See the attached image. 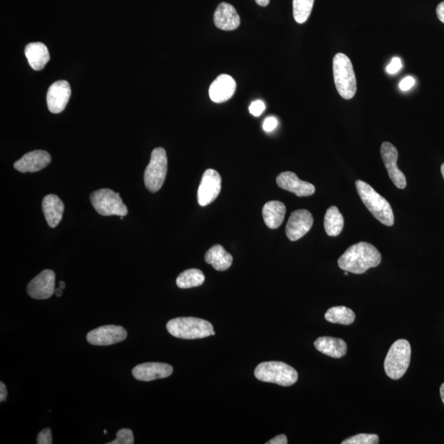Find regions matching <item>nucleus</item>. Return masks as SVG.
<instances>
[{
	"label": "nucleus",
	"instance_id": "1",
	"mask_svg": "<svg viewBox=\"0 0 444 444\" xmlns=\"http://www.w3.org/2000/svg\"><path fill=\"white\" fill-rule=\"evenodd\" d=\"M381 261V254L374 245L360 242L345 251L338 259V266L348 272L363 274L370 268L379 266Z\"/></svg>",
	"mask_w": 444,
	"mask_h": 444
},
{
	"label": "nucleus",
	"instance_id": "2",
	"mask_svg": "<svg viewBox=\"0 0 444 444\" xmlns=\"http://www.w3.org/2000/svg\"><path fill=\"white\" fill-rule=\"evenodd\" d=\"M356 186L359 196L372 215L385 226H394V214L390 203L366 182L356 181Z\"/></svg>",
	"mask_w": 444,
	"mask_h": 444
},
{
	"label": "nucleus",
	"instance_id": "3",
	"mask_svg": "<svg viewBox=\"0 0 444 444\" xmlns=\"http://www.w3.org/2000/svg\"><path fill=\"white\" fill-rule=\"evenodd\" d=\"M167 328L173 337L186 340L205 338L216 334L209 321L193 317L169 320Z\"/></svg>",
	"mask_w": 444,
	"mask_h": 444
},
{
	"label": "nucleus",
	"instance_id": "4",
	"mask_svg": "<svg viewBox=\"0 0 444 444\" xmlns=\"http://www.w3.org/2000/svg\"><path fill=\"white\" fill-rule=\"evenodd\" d=\"M333 78L339 95L346 100L355 97L357 83L351 60L342 53L333 58Z\"/></svg>",
	"mask_w": 444,
	"mask_h": 444
},
{
	"label": "nucleus",
	"instance_id": "5",
	"mask_svg": "<svg viewBox=\"0 0 444 444\" xmlns=\"http://www.w3.org/2000/svg\"><path fill=\"white\" fill-rule=\"evenodd\" d=\"M254 376L262 382H272L283 387L295 384L298 373L294 368L279 361L263 362L255 368Z\"/></svg>",
	"mask_w": 444,
	"mask_h": 444
},
{
	"label": "nucleus",
	"instance_id": "6",
	"mask_svg": "<svg viewBox=\"0 0 444 444\" xmlns=\"http://www.w3.org/2000/svg\"><path fill=\"white\" fill-rule=\"evenodd\" d=\"M412 347L408 341L404 339L398 340L391 345L384 361L386 375L394 380H400L408 371Z\"/></svg>",
	"mask_w": 444,
	"mask_h": 444
},
{
	"label": "nucleus",
	"instance_id": "7",
	"mask_svg": "<svg viewBox=\"0 0 444 444\" xmlns=\"http://www.w3.org/2000/svg\"><path fill=\"white\" fill-rule=\"evenodd\" d=\"M167 169L168 160L165 150L162 148H155L144 172L145 186L150 192L157 193L162 188L167 177Z\"/></svg>",
	"mask_w": 444,
	"mask_h": 444
},
{
	"label": "nucleus",
	"instance_id": "8",
	"mask_svg": "<svg viewBox=\"0 0 444 444\" xmlns=\"http://www.w3.org/2000/svg\"><path fill=\"white\" fill-rule=\"evenodd\" d=\"M90 200L94 209L102 216H125L127 214V207L119 193L110 188H102L93 192Z\"/></svg>",
	"mask_w": 444,
	"mask_h": 444
},
{
	"label": "nucleus",
	"instance_id": "9",
	"mask_svg": "<svg viewBox=\"0 0 444 444\" xmlns=\"http://www.w3.org/2000/svg\"><path fill=\"white\" fill-rule=\"evenodd\" d=\"M221 177L214 169H209L203 174L200 188L197 190L198 204L205 207L211 204L220 195Z\"/></svg>",
	"mask_w": 444,
	"mask_h": 444
},
{
	"label": "nucleus",
	"instance_id": "10",
	"mask_svg": "<svg viewBox=\"0 0 444 444\" xmlns=\"http://www.w3.org/2000/svg\"><path fill=\"white\" fill-rule=\"evenodd\" d=\"M127 335V331L120 326L107 325L91 331L87 339L94 346H110L125 341Z\"/></svg>",
	"mask_w": 444,
	"mask_h": 444
},
{
	"label": "nucleus",
	"instance_id": "11",
	"mask_svg": "<svg viewBox=\"0 0 444 444\" xmlns=\"http://www.w3.org/2000/svg\"><path fill=\"white\" fill-rule=\"evenodd\" d=\"M380 153L391 181L396 187L403 190L406 186V179L405 174L401 172L396 164L398 158V150L393 144L385 141L381 146Z\"/></svg>",
	"mask_w": 444,
	"mask_h": 444
},
{
	"label": "nucleus",
	"instance_id": "12",
	"mask_svg": "<svg viewBox=\"0 0 444 444\" xmlns=\"http://www.w3.org/2000/svg\"><path fill=\"white\" fill-rule=\"evenodd\" d=\"M314 224V217L309 211H293L288 220L286 234L291 242H296L309 233Z\"/></svg>",
	"mask_w": 444,
	"mask_h": 444
},
{
	"label": "nucleus",
	"instance_id": "13",
	"mask_svg": "<svg viewBox=\"0 0 444 444\" xmlns=\"http://www.w3.org/2000/svg\"><path fill=\"white\" fill-rule=\"evenodd\" d=\"M55 274L51 270L41 272L27 286L28 295L36 300L49 299L55 294Z\"/></svg>",
	"mask_w": 444,
	"mask_h": 444
},
{
	"label": "nucleus",
	"instance_id": "14",
	"mask_svg": "<svg viewBox=\"0 0 444 444\" xmlns=\"http://www.w3.org/2000/svg\"><path fill=\"white\" fill-rule=\"evenodd\" d=\"M71 96V88L67 81L60 80L51 85L47 92V106L53 114L64 111Z\"/></svg>",
	"mask_w": 444,
	"mask_h": 444
},
{
	"label": "nucleus",
	"instance_id": "15",
	"mask_svg": "<svg viewBox=\"0 0 444 444\" xmlns=\"http://www.w3.org/2000/svg\"><path fill=\"white\" fill-rule=\"evenodd\" d=\"M173 367L167 363L149 362L141 363L133 368L132 374L136 380L150 382L155 380L165 379L171 376Z\"/></svg>",
	"mask_w": 444,
	"mask_h": 444
},
{
	"label": "nucleus",
	"instance_id": "16",
	"mask_svg": "<svg viewBox=\"0 0 444 444\" xmlns=\"http://www.w3.org/2000/svg\"><path fill=\"white\" fill-rule=\"evenodd\" d=\"M277 186L282 190L295 193L298 197H309L315 193L313 184L301 181L295 173L283 172L277 178Z\"/></svg>",
	"mask_w": 444,
	"mask_h": 444
},
{
	"label": "nucleus",
	"instance_id": "17",
	"mask_svg": "<svg viewBox=\"0 0 444 444\" xmlns=\"http://www.w3.org/2000/svg\"><path fill=\"white\" fill-rule=\"evenodd\" d=\"M51 162L50 155L43 150L32 151L14 163V168L22 173L40 172Z\"/></svg>",
	"mask_w": 444,
	"mask_h": 444
},
{
	"label": "nucleus",
	"instance_id": "18",
	"mask_svg": "<svg viewBox=\"0 0 444 444\" xmlns=\"http://www.w3.org/2000/svg\"><path fill=\"white\" fill-rule=\"evenodd\" d=\"M235 90V79L228 74H221L211 83L209 97L215 103L225 102L233 97Z\"/></svg>",
	"mask_w": 444,
	"mask_h": 444
},
{
	"label": "nucleus",
	"instance_id": "19",
	"mask_svg": "<svg viewBox=\"0 0 444 444\" xmlns=\"http://www.w3.org/2000/svg\"><path fill=\"white\" fill-rule=\"evenodd\" d=\"M214 20L216 27L223 31H233L240 25V18L235 7L225 2L217 6Z\"/></svg>",
	"mask_w": 444,
	"mask_h": 444
},
{
	"label": "nucleus",
	"instance_id": "20",
	"mask_svg": "<svg viewBox=\"0 0 444 444\" xmlns=\"http://www.w3.org/2000/svg\"><path fill=\"white\" fill-rule=\"evenodd\" d=\"M42 209L50 228H56L63 218L64 205L62 200L57 195H46L42 201Z\"/></svg>",
	"mask_w": 444,
	"mask_h": 444
},
{
	"label": "nucleus",
	"instance_id": "21",
	"mask_svg": "<svg viewBox=\"0 0 444 444\" xmlns=\"http://www.w3.org/2000/svg\"><path fill=\"white\" fill-rule=\"evenodd\" d=\"M25 55L31 67L36 71L43 69L50 60L48 49L41 42H33L27 45Z\"/></svg>",
	"mask_w": 444,
	"mask_h": 444
},
{
	"label": "nucleus",
	"instance_id": "22",
	"mask_svg": "<svg viewBox=\"0 0 444 444\" xmlns=\"http://www.w3.org/2000/svg\"><path fill=\"white\" fill-rule=\"evenodd\" d=\"M314 347L324 355L333 358H342L347 352V343L339 338L321 337L314 342Z\"/></svg>",
	"mask_w": 444,
	"mask_h": 444
},
{
	"label": "nucleus",
	"instance_id": "23",
	"mask_svg": "<svg viewBox=\"0 0 444 444\" xmlns=\"http://www.w3.org/2000/svg\"><path fill=\"white\" fill-rule=\"evenodd\" d=\"M286 206L280 201L268 202L263 207V217L268 228H280L286 216Z\"/></svg>",
	"mask_w": 444,
	"mask_h": 444
},
{
	"label": "nucleus",
	"instance_id": "24",
	"mask_svg": "<svg viewBox=\"0 0 444 444\" xmlns=\"http://www.w3.org/2000/svg\"><path fill=\"white\" fill-rule=\"evenodd\" d=\"M205 261L211 264L216 271L222 272L228 270L233 265V257L221 245L216 244L206 253Z\"/></svg>",
	"mask_w": 444,
	"mask_h": 444
},
{
	"label": "nucleus",
	"instance_id": "25",
	"mask_svg": "<svg viewBox=\"0 0 444 444\" xmlns=\"http://www.w3.org/2000/svg\"><path fill=\"white\" fill-rule=\"evenodd\" d=\"M344 226V218L337 207L332 206L326 212L324 216V228L329 236L336 237L342 233Z\"/></svg>",
	"mask_w": 444,
	"mask_h": 444
},
{
	"label": "nucleus",
	"instance_id": "26",
	"mask_svg": "<svg viewBox=\"0 0 444 444\" xmlns=\"http://www.w3.org/2000/svg\"><path fill=\"white\" fill-rule=\"evenodd\" d=\"M326 320L329 323L349 325L355 322L356 314L352 310L345 306H336L329 309L325 314Z\"/></svg>",
	"mask_w": 444,
	"mask_h": 444
},
{
	"label": "nucleus",
	"instance_id": "27",
	"mask_svg": "<svg viewBox=\"0 0 444 444\" xmlns=\"http://www.w3.org/2000/svg\"><path fill=\"white\" fill-rule=\"evenodd\" d=\"M204 281L205 277L202 271L193 268L179 274L176 279V284L181 289H188V288L202 286Z\"/></svg>",
	"mask_w": 444,
	"mask_h": 444
},
{
	"label": "nucleus",
	"instance_id": "28",
	"mask_svg": "<svg viewBox=\"0 0 444 444\" xmlns=\"http://www.w3.org/2000/svg\"><path fill=\"white\" fill-rule=\"evenodd\" d=\"M314 0H293V16L299 25L309 20Z\"/></svg>",
	"mask_w": 444,
	"mask_h": 444
},
{
	"label": "nucleus",
	"instance_id": "29",
	"mask_svg": "<svg viewBox=\"0 0 444 444\" xmlns=\"http://www.w3.org/2000/svg\"><path fill=\"white\" fill-rule=\"evenodd\" d=\"M380 438L377 434L361 433L344 440L342 444H377Z\"/></svg>",
	"mask_w": 444,
	"mask_h": 444
},
{
	"label": "nucleus",
	"instance_id": "30",
	"mask_svg": "<svg viewBox=\"0 0 444 444\" xmlns=\"http://www.w3.org/2000/svg\"><path fill=\"white\" fill-rule=\"evenodd\" d=\"M134 443V433L129 429H122L117 433V438L109 444H133Z\"/></svg>",
	"mask_w": 444,
	"mask_h": 444
},
{
	"label": "nucleus",
	"instance_id": "31",
	"mask_svg": "<svg viewBox=\"0 0 444 444\" xmlns=\"http://www.w3.org/2000/svg\"><path fill=\"white\" fill-rule=\"evenodd\" d=\"M265 104L261 100L254 101L251 103V105L249 106V110L250 114L254 116H259L263 114V112L265 111Z\"/></svg>",
	"mask_w": 444,
	"mask_h": 444
},
{
	"label": "nucleus",
	"instance_id": "32",
	"mask_svg": "<svg viewBox=\"0 0 444 444\" xmlns=\"http://www.w3.org/2000/svg\"><path fill=\"white\" fill-rule=\"evenodd\" d=\"M403 68V63L401 60L398 57H395L391 60V63L387 66L386 70L387 73L389 74H396Z\"/></svg>",
	"mask_w": 444,
	"mask_h": 444
},
{
	"label": "nucleus",
	"instance_id": "33",
	"mask_svg": "<svg viewBox=\"0 0 444 444\" xmlns=\"http://www.w3.org/2000/svg\"><path fill=\"white\" fill-rule=\"evenodd\" d=\"M36 443L39 444H51L52 434L50 429L46 428L41 431L37 436Z\"/></svg>",
	"mask_w": 444,
	"mask_h": 444
},
{
	"label": "nucleus",
	"instance_id": "34",
	"mask_svg": "<svg viewBox=\"0 0 444 444\" xmlns=\"http://www.w3.org/2000/svg\"><path fill=\"white\" fill-rule=\"evenodd\" d=\"M277 124L278 123L276 118L270 116L267 118V119L264 120L263 127L264 131L268 132L269 133V132H272L276 129Z\"/></svg>",
	"mask_w": 444,
	"mask_h": 444
},
{
	"label": "nucleus",
	"instance_id": "35",
	"mask_svg": "<svg viewBox=\"0 0 444 444\" xmlns=\"http://www.w3.org/2000/svg\"><path fill=\"white\" fill-rule=\"evenodd\" d=\"M415 83V80L413 77L412 76L405 77V78L401 80V81L400 82L399 88L401 90V91H404V92L408 91V90H410L414 86Z\"/></svg>",
	"mask_w": 444,
	"mask_h": 444
},
{
	"label": "nucleus",
	"instance_id": "36",
	"mask_svg": "<svg viewBox=\"0 0 444 444\" xmlns=\"http://www.w3.org/2000/svg\"><path fill=\"white\" fill-rule=\"evenodd\" d=\"M288 443L287 437L285 434H280L272 439L270 441H268L267 444H286Z\"/></svg>",
	"mask_w": 444,
	"mask_h": 444
},
{
	"label": "nucleus",
	"instance_id": "37",
	"mask_svg": "<svg viewBox=\"0 0 444 444\" xmlns=\"http://www.w3.org/2000/svg\"><path fill=\"white\" fill-rule=\"evenodd\" d=\"M436 13L439 21L444 23V1L439 4L437 6Z\"/></svg>",
	"mask_w": 444,
	"mask_h": 444
},
{
	"label": "nucleus",
	"instance_id": "38",
	"mask_svg": "<svg viewBox=\"0 0 444 444\" xmlns=\"http://www.w3.org/2000/svg\"><path fill=\"white\" fill-rule=\"evenodd\" d=\"M8 395V391L6 389V384H4L3 382H0V401L3 403V401L6 400Z\"/></svg>",
	"mask_w": 444,
	"mask_h": 444
},
{
	"label": "nucleus",
	"instance_id": "39",
	"mask_svg": "<svg viewBox=\"0 0 444 444\" xmlns=\"http://www.w3.org/2000/svg\"><path fill=\"white\" fill-rule=\"evenodd\" d=\"M259 6L266 7L270 3V0H255Z\"/></svg>",
	"mask_w": 444,
	"mask_h": 444
},
{
	"label": "nucleus",
	"instance_id": "40",
	"mask_svg": "<svg viewBox=\"0 0 444 444\" xmlns=\"http://www.w3.org/2000/svg\"><path fill=\"white\" fill-rule=\"evenodd\" d=\"M55 294L56 295V296L60 297L61 296L63 295V289L62 288H55Z\"/></svg>",
	"mask_w": 444,
	"mask_h": 444
},
{
	"label": "nucleus",
	"instance_id": "41",
	"mask_svg": "<svg viewBox=\"0 0 444 444\" xmlns=\"http://www.w3.org/2000/svg\"><path fill=\"white\" fill-rule=\"evenodd\" d=\"M440 395L443 403H444V384H443L440 387Z\"/></svg>",
	"mask_w": 444,
	"mask_h": 444
},
{
	"label": "nucleus",
	"instance_id": "42",
	"mask_svg": "<svg viewBox=\"0 0 444 444\" xmlns=\"http://www.w3.org/2000/svg\"><path fill=\"white\" fill-rule=\"evenodd\" d=\"M59 286L60 288H62V289L64 290L65 288V283L64 282H60L59 283Z\"/></svg>",
	"mask_w": 444,
	"mask_h": 444
},
{
	"label": "nucleus",
	"instance_id": "43",
	"mask_svg": "<svg viewBox=\"0 0 444 444\" xmlns=\"http://www.w3.org/2000/svg\"><path fill=\"white\" fill-rule=\"evenodd\" d=\"M441 172L443 174V177L444 179V163L442 165V167H441Z\"/></svg>",
	"mask_w": 444,
	"mask_h": 444
},
{
	"label": "nucleus",
	"instance_id": "44",
	"mask_svg": "<svg viewBox=\"0 0 444 444\" xmlns=\"http://www.w3.org/2000/svg\"><path fill=\"white\" fill-rule=\"evenodd\" d=\"M345 275L348 276V272L347 271H345Z\"/></svg>",
	"mask_w": 444,
	"mask_h": 444
},
{
	"label": "nucleus",
	"instance_id": "45",
	"mask_svg": "<svg viewBox=\"0 0 444 444\" xmlns=\"http://www.w3.org/2000/svg\"><path fill=\"white\" fill-rule=\"evenodd\" d=\"M106 433H107V431H104V433H105V434H106Z\"/></svg>",
	"mask_w": 444,
	"mask_h": 444
}]
</instances>
